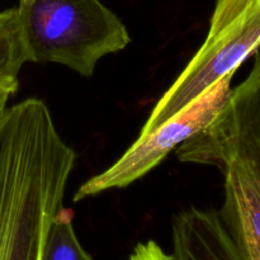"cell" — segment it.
I'll use <instances>...</instances> for the list:
<instances>
[{"mask_svg": "<svg viewBox=\"0 0 260 260\" xmlns=\"http://www.w3.org/2000/svg\"><path fill=\"white\" fill-rule=\"evenodd\" d=\"M126 260H173L172 254H168L156 241L149 240L135 246Z\"/></svg>", "mask_w": 260, "mask_h": 260, "instance_id": "9c48e42d", "label": "cell"}, {"mask_svg": "<svg viewBox=\"0 0 260 260\" xmlns=\"http://www.w3.org/2000/svg\"><path fill=\"white\" fill-rule=\"evenodd\" d=\"M177 156L182 162L221 170L239 160L260 180V52L248 78L231 89L215 119L180 145Z\"/></svg>", "mask_w": 260, "mask_h": 260, "instance_id": "277c9868", "label": "cell"}, {"mask_svg": "<svg viewBox=\"0 0 260 260\" xmlns=\"http://www.w3.org/2000/svg\"><path fill=\"white\" fill-rule=\"evenodd\" d=\"M233 76L221 79L159 128L137 137L134 145L112 167L80 185L74 194V202L109 189L128 187L157 167L173 150H177L187 140L206 128L225 104L231 91Z\"/></svg>", "mask_w": 260, "mask_h": 260, "instance_id": "3957f363", "label": "cell"}, {"mask_svg": "<svg viewBox=\"0 0 260 260\" xmlns=\"http://www.w3.org/2000/svg\"><path fill=\"white\" fill-rule=\"evenodd\" d=\"M74 213L62 207L55 216L46 238L41 260H93L84 250L73 226Z\"/></svg>", "mask_w": 260, "mask_h": 260, "instance_id": "ba28073f", "label": "cell"}, {"mask_svg": "<svg viewBox=\"0 0 260 260\" xmlns=\"http://www.w3.org/2000/svg\"><path fill=\"white\" fill-rule=\"evenodd\" d=\"M15 8L29 62L60 63L91 78L101 58L131 42L101 0H18Z\"/></svg>", "mask_w": 260, "mask_h": 260, "instance_id": "7a4b0ae2", "label": "cell"}, {"mask_svg": "<svg viewBox=\"0 0 260 260\" xmlns=\"http://www.w3.org/2000/svg\"><path fill=\"white\" fill-rule=\"evenodd\" d=\"M173 260H243L220 212L190 208L173 218Z\"/></svg>", "mask_w": 260, "mask_h": 260, "instance_id": "8992f818", "label": "cell"}, {"mask_svg": "<svg viewBox=\"0 0 260 260\" xmlns=\"http://www.w3.org/2000/svg\"><path fill=\"white\" fill-rule=\"evenodd\" d=\"M220 216L243 260H260V180L239 160L229 162Z\"/></svg>", "mask_w": 260, "mask_h": 260, "instance_id": "5b68a950", "label": "cell"}, {"mask_svg": "<svg viewBox=\"0 0 260 260\" xmlns=\"http://www.w3.org/2000/svg\"><path fill=\"white\" fill-rule=\"evenodd\" d=\"M29 62L27 46L18 19L17 8L0 12V98L18 90L20 69Z\"/></svg>", "mask_w": 260, "mask_h": 260, "instance_id": "52a82bcc", "label": "cell"}, {"mask_svg": "<svg viewBox=\"0 0 260 260\" xmlns=\"http://www.w3.org/2000/svg\"><path fill=\"white\" fill-rule=\"evenodd\" d=\"M76 155L47 117L5 116L0 131V260H41Z\"/></svg>", "mask_w": 260, "mask_h": 260, "instance_id": "6da1fadb", "label": "cell"}, {"mask_svg": "<svg viewBox=\"0 0 260 260\" xmlns=\"http://www.w3.org/2000/svg\"><path fill=\"white\" fill-rule=\"evenodd\" d=\"M7 102L8 98H0V131H2L3 119H4L5 111H7Z\"/></svg>", "mask_w": 260, "mask_h": 260, "instance_id": "30bf717a", "label": "cell"}]
</instances>
